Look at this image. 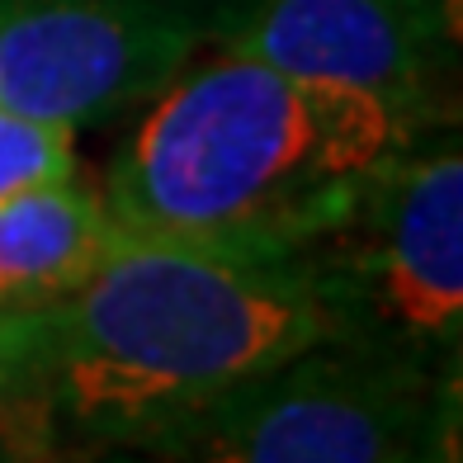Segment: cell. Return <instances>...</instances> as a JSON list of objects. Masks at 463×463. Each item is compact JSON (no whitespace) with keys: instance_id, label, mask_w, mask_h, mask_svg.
<instances>
[{"instance_id":"1","label":"cell","mask_w":463,"mask_h":463,"mask_svg":"<svg viewBox=\"0 0 463 463\" xmlns=\"http://www.w3.org/2000/svg\"><path fill=\"white\" fill-rule=\"evenodd\" d=\"M360 335L312 256L118 237L48 307H19V388L95 445H128L322 341Z\"/></svg>"},{"instance_id":"2","label":"cell","mask_w":463,"mask_h":463,"mask_svg":"<svg viewBox=\"0 0 463 463\" xmlns=\"http://www.w3.org/2000/svg\"><path fill=\"white\" fill-rule=\"evenodd\" d=\"M416 133L420 118L369 90L222 52L156 95L114 161L104 208L123 237L312 256Z\"/></svg>"},{"instance_id":"3","label":"cell","mask_w":463,"mask_h":463,"mask_svg":"<svg viewBox=\"0 0 463 463\" xmlns=\"http://www.w3.org/2000/svg\"><path fill=\"white\" fill-rule=\"evenodd\" d=\"M454 420V378L369 335L322 341L104 463H411Z\"/></svg>"},{"instance_id":"4","label":"cell","mask_w":463,"mask_h":463,"mask_svg":"<svg viewBox=\"0 0 463 463\" xmlns=\"http://www.w3.org/2000/svg\"><path fill=\"white\" fill-rule=\"evenodd\" d=\"M331 250H312L369 341L439 364L463 335V156L458 142H435L378 180L364 208Z\"/></svg>"},{"instance_id":"5","label":"cell","mask_w":463,"mask_h":463,"mask_svg":"<svg viewBox=\"0 0 463 463\" xmlns=\"http://www.w3.org/2000/svg\"><path fill=\"white\" fill-rule=\"evenodd\" d=\"M213 38V0H0V104L99 123L156 99Z\"/></svg>"},{"instance_id":"6","label":"cell","mask_w":463,"mask_h":463,"mask_svg":"<svg viewBox=\"0 0 463 463\" xmlns=\"http://www.w3.org/2000/svg\"><path fill=\"white\" fill-rule=\"evenodd\" d=\"M213 43L426 118L458 43V0H213Z\"/></svg>"},{"instance_id":"7","label":"cell","mask_w":463,"mask_h":463,"mask_svg":"<svg viewBox=\"0 0 463 463\" xmlns=\"http://www.w3.org/2000/svg\"><path fill=\"white\" fill-rule=\"evenodd\" d=\"M109 208L76 175L0 199V307H48L118 246Z\"/></svg>"},{"instance_id":"8","label":"cell","mask_w":463,"mask_h":463,"mask_svg":"<svg viewBox=\"0 0 463 463\" xmlns=\"http://www.w3.org/2000/svg\"><path fill=\"white\" fill-rule=\"evenodd\" d=\"M76 175V128L0 104V199Z\"/></svg>"},{"instance_id":"9","label":"cell","mask_w":463,"mask_h":463,"mask_svg":"<svg viewBox=\"0 0 463 463\" xmlns=\"http://www.w3.org/2000/svg\"><path fill=\"white\" fill-rule=\"evenodd\" d=\"M19 388V307H0V416L14 411Z\"/></svg>"},{"instance_id":"10","label":"cell","mask_w":463,"mask_h":463,"mask_svg":"<svg viewBox=\"0 0 463 463\" xmlns=\"http://www.w3.org/2000/svg\"><path fill=\"white\" fill-rule=\"evenodd\" d=\"M454 430H458V420H449V426L439 430L411 463H458V439H454Z\"/></svg>"}]
</instances>
